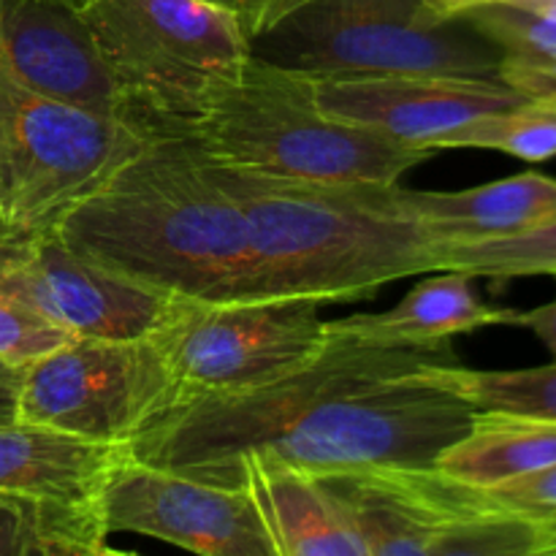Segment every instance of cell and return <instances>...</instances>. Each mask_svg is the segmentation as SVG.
<instances>
[{"mask_svg": "<svg viewBox=\"0 0 556 556\" xmlns=\"http://www.w3.org/2000/svg\"><path fill=\"white\" fill-rule=\"evenodd\" d=\"M231 486L250 494L275 556H367L356 527L313 472L244 456Z\"/></svg>", "mask_w": 556, "mask_h": 556, "instance_id": "15", "label": "cell"}, {"mask_svg": "<svg viewBox=\"0 0 556 556\" xmlns=\"http://www.w3.org/2000/svg\"><path fill=\"white\" fill-rule=\"evenodd\" d=\"M250 54L309 79L500 76L503 52L465 20H440L424 0H307Z\"/></svg>", "mask_w": 556, "mask_h": 556, "instance_id": "6", "label": "cell"}, {"mask_svg": "<svg viewBox=\"0 0 556 556\" xmlns=\"http://www.w3.org/2000/svg\"><path fill=\"white\" fill-rule=\"evenodd\" d=\"M210 166L248 217L253 299L358 302L402 277L440 271V239L400 182H315Z\"/></svg>", "mask_w": 556, "mask_h": 556, "instance_id": "3", "label": "cell"}, {"mask_svg": "<svg viewBox=\"0 0 556 556\" xmlns=\"http://www.w3.org/2000/svg\"><path fill=\"white\" fill-rule=\"evenodd\" d=\"M483 3H489V0H483Z\"/></svg>", "mask_w": 556, "mask_h": 556, "instance_id": "34", "label": "cell"}, {"mask_svg": "<svg viewBox=\"0 0 556 556\" xmlns=\"http://www.w3.org/2000/svg\"><path fill=\"white\" fill-rule=\"evenodd\" d=\"M407 199L440 244L486 242L530 231L556 217V179L525 172L448 193L407 190Z\"/></svg>", "mask_w": 556, "mask_h": 556, "instance_id": "18", "label": "cell"}, {"mask_svg": "<svg viewBox=\"0 0 556 556\" xmlns=\"http://www.w3.org/2000/svg\"><path fill=\"white\" fill-rule=\"evenodd\" d=\"M324 304L313 299H172L150 340L193 396L253 389L293 372L329 342Z\"/></svg>", "mask_w": 556, "mask_h": 556, "instance_id": "9", "label": "cell"}, {"mask_svg": "<svg viewBox=\"0 0 556 556\" xmlns=\"http://www.w3.org/2000/svg\"><path fill=\"white\" fill-rule=\"evenodd\" d=\"M324 112L410 147L440 150L445 136L483 114L530 101L503 76H356L313 79Z\"/></svg>", "mask_w": 556, "mask_h": 556, "instance_id": "13", "label": "cell"}, {"mask_svg": "<svg viewBox=\"0 0 556 556\" xmlns=\"http://www.w3.org/2000/svg\"><path fill=\"white\" fill-rule=\"evenodd\" d=\"M440 20H459L462 14H467L470 9L483 5V0H424Z\"/></svg>", "mask_w": 556, "mask_h": 556, "instance_id": "30", "label": "cell"}, {"mask_svg": "<svg viewBox=\"0 0 556 556\" xmlns=\"http://www.w3.org/2000/svg\"><path fill=\"white\" fill-rule=\"evenodd\" d=\"M448 358L451 348H375L329 334L318 356L282 378L172 407L130 440V456L217 486H231L244 456L313 476L434 465L478 413L429 372Z\"/></svg>", "mask_w": 556, "mask_h": 556, "instance_id": "1", "label": "cell"}, {"mask_svg": "<svg viewBox=\"0 0 556 556\" xmlns=\"http://www.w3.org/2000/svg\"><path fill=\"white\" fill-rule=\"evenodd\" d=\"M54 228L79 255L172 299H253L248 217L179 136H152Z\"/></svg>", "mask_w": 556, "mask_h": 556, "instance_id": "2", "label": "cell"}, {"mask_svg": "<svg viewBox=\"0 0 556 556\" xmlns=\"http://www.w3.org/2000/svg\"><path fill=\"white\" fill-rule=\"evenodd\" d=\"M130 445L96 443L38 424L0 427V494L63 505H101Z\"/></svg>", "mask_w": 556, "mask_h": 556, "instance_id": "16", "label": "cell"}, {"mask_svg": "<svg viewBox=\"0 0 556 556\" xmlns=\"http://www.w3.org/2000/svg\"><path fill=\"white\" fill-rule=\"evenodd\" d=\"M514 326L530 329L543 342V348L556 358V299L535 309H527V313H516Z\"/></svg>", "mask_w": 556, "mask_h": 556, "instance_id": "29", "label": "cell"}, {"mask_svg": "<svg viewBox=\"0 0 556 556\" xmlns=\"http://www.w3.org/2000/svg\"><path fill=\"white\" fill-rule=\"evenodd\" d=\"M538 556H556V519L538 525Z\"/></svg>", "mask_w": 556, "mask_h": 556, "instance_id": "31", "label": "cell"}, {"mask_svg": "<svg viewBox=\"0 0 556 556\" xmlns=\"http://www.w3.org/2000/svg\"><path fill=\"white\" fill-rule=\"evenodd\" d=\"M150 139L33 90L0 41V220L54 228Z\"/></svg>", "mask_w": 556, "mask_h": 556, "instance_id": "7", "label": "cell"}, {"mask_svg": "<svg viewBox=\"0 0 556 556\" xmlns=\"http://www.w3.org/2000/svg\"><path fill=\"white\" fill-rule=\"evenodd\" d=\"M476 277L432 271L386 313L326 320L331 337L375 348H448V340L486 326H514L516 309L492 307L478 296Z\"/></svg>", "mask_w": 556, "mask_h": 556, "instance_id": "17", "label": "cell"}, {"mask_svg": "<svg viewBox=\"0 0 556 556\" xmlns=\"http://www.w3.org/2000/svg\"><path fill=\"white\" fill-rule=\"evenodd\" d=\"M556 465L554 418L478 410L465 438L443 451L434 467L476 489H494Z\"/></svg>", "mask_w": 556, "mask_h": 556, "instance_id": "19", "label": "cell"}, {"mask_svg": "<svg viewBox=\"0 0 556 556\" xmlns=\"http://www.w3.org/2000/svg\"><path fill=\"white\" fill-rule=\"evenodd\" d=\"M0 41L33 90L119 119L112 79L79 9L65 0H0Z\"/></svg>", "mask_w": 556, "mask_h": 556, "instance_id": "14", "label": "cell"}, {"mask_svg": "<svg viewBox=\"0 0 556 556\" xmlns=\"http://www.w3.org/2000/svg\"><path fill=\"white\" fill-rule=\"evenodd\" d=\"M177 136L217 166L315 182L394 185L438 152L324 112L309 76L255 58Z\"/></svg>", "mask_w": 556, "mask_h": 556, "instance_id": "4", "label": "cell"}, {"mask_svg": "<svg viewBox=\"0 0 556 556\" xmlns=\"http://www.w3.org/2000/svg\"><path fill=\"white\" fill-rule=\"evenodd\" d=\"M367 556H538V525L500 508L434 465H380L318 476Z\"/></svg>", "mask_w": 556, "mask_h": 556, "instance_id": "8", "label": "cell"}, {"mask_svg": "<svg viewBox=\"0 0 556 556\" xmlns=\"http://www.w3.org/2000/svg\"><path fill=\"white\" fill-rule=\"evenodd\" d=\"M527 92H530L532 98H548V101H556V79L538 81V85H532Z\"/></svg>", "mask_w": 556, "mask_h": 556, "instance_id": "32", "label": "cell"}, {"mask_svg": "<svg viewBox=\"0 0 556 556\" xmlns=\"http://www.w3.org/2000/svg\"><path fill=\"white\" fill-rule=\"evenodd\" d=\"M101 505H63L0 494V556L112 554Z\"/></svg>", "mask_w": 556, "mask_h": 556, "instance_id": "20", "label": "cell"}, {"mask_svg": "<svg viewBox=\"0 0 556 556\" xmlns=\"http://www.w3.org/2000/svg\"><path fill=\"white\" fill-rule=\"evenodd\" d=\"M117 96L119 119L144 136H177L250 63V36L210 0H85Z\"/></svg>", "mask_w": 556, "mask_h": 556, "instance_id": "5", "label": "cell"}, {"mask_svg": "<svg viewBox=\"0 0 556 556\" xmlns=\"http://www.w3.org/2000/svg\"><path fill=\"white\" fill-rule=\"evenodd\" d=\"M497 150L527 163L556 157V101L530 98L510 109L483 114L445 136L440 150Z\"/></svg>", "mask_w": 556, "mask_h": 556, "instance_id": "24", "label": "cell"}, {"mask_svg": "<svg viewBox=\"0 0 556 556\" xmlns=\"http://www.w3.org/2000/svg\"><path fill=\"white\" fill-rule=\"evenodd\" d=\"M429 372L465 396L476 410L516 413V416L556 421V358L530 369H467L448 358L432 364Z\"/></svg>", "mask_w": 556, "mask_h": 556, "instance_id": "21", "label": "cell"}, {"mask_svg": "<svg viewBox=\"0 0 556 556\" xmlns=\"http://www.w3.org/2000/svg\"><path fill=\"white\" fill-rule=\"evenodd\" d=\"M68 340L58 326L0 288V356L25 364Z\"/></svg>", "mask_w": 556, "mask_h": 556, "instance_id": "25", "label": "cell"}, {"mask_svg": "<svg viewBox=\"0 0 556 556\" xmlns=\"http://www.w3.org/2000/svg\"><path fill=\"white\" fill-rule=\"evenodd\" d=\"M454 269L505 286L525 277H556V217L503 239L440 244V271Z\"/></svg>", "mask_w": 556, "mask_h": 556, "instance_id": "23", "label": "cell"}, {"mask_svg": "<svg viewBox=\"0 0 556 556\" xmlns=\"http://www.w3.org/2000/svg\"><path fill=\"white\" fill-rule=\"evenodd\" d=\"M483 492L494 505L535 525L556 519V465Z\"/></svg>", "mask_w": 556, "mask_h": 556, "instance_id": "26", "label": "cell"}, {"mask_svg": "<svg viewBox=\"0 0 556 556\" xmlns=\"http://www.w3.org/2000/svg\"><path fill=\"white\" fill-rule=\"evenodd\" d=\"M109 532H134L201 556H275L244 489L217 486L128 456L101 497Z\"/></svg>", "mask_w": 556, "mask_h": 556, "instance_id": "12", "label": "cell"}, {"mask_svg": "<svg viewBox=\"0 0 556 556\" xmlns=\"http://www.w3.org/2000/svg\"><path fill=\"white\" fill-rule=\"evenodd\" d=\"M177 405L179 386L150 337L68 340L25 364L16 421L130 445Z\"/></svg>", "mask_w": 556, "mask_h": 556, "instance_id": "10", "label": "cell"}, {"mask_svg": "<svg viewBox=\"0 0 556 556\" xmlns=\"http://www.w3.org/2000/svg\"><path fill=\"white\" fill-rule=\"evenodd\" d=\"M65 3H71L74 9H81V3H85V0H65Z\"/></svg>", "mask_w": 556, "mask_h": 556, "instance_id": "33", "label": "cell"}, {"mask_svg": "<svg viewBox=\"0 0 556 556\" xmlns=\"http://www.w3.org/2000/svg\"><path fill=\"white\" fill-rule=\"evenodd\" d=\"M210 3L220 5V9L231 11L242 27L248 30L250 38L261 36V33L271 30L280 20H286L291 11L304 5L307 0H210Z\"/></svg>", "mask_w": 556, "mask_h": 556, "instance_id": "27", "label": "cell"}, {"mask_svg": "<svg viewBox=\"0 0 556 556\" xmlns=\"http://www.w3.org/2000/svg\"><path fill=\"white\" fill-rule=\"evenodd\" d=\"M0 288L71 340L147 337L172 296L76 253L58 228L0 220Z\"/></svg>", "mask_w": 556, "mask_h": 556, "instance_id": "11", "label": "cell"}, {"mask_svg": "<svg viewBox=\"0 0 556 556\" xmlns=\"http://www.w3.org/2000/svg\"><path fill=\"white\" fill-rule=\"evenodd\" d=\"M25 364L0 356V427H3V424L16 421V405H20V389H22V378H25Z\"/></svg>", "mask_w": 556, "mask_h": 556, "instance_id": "28", "label": "cell"}, {"mask_svg": "<svg viewBox=\"0 0 556 556\" xmlns=\"http://www.w3.org/2000/svg\"><path fill=\"white\" fill-rule=\"evenodd\" d=\"M459 20L503 52L500 76L510 85L525 76H556V16L494 0L470 9Z\"/></svg>", "mask_w": 556, "mask_h": 556, "instance_id": "22", "label": "cell"}]
</instances>
